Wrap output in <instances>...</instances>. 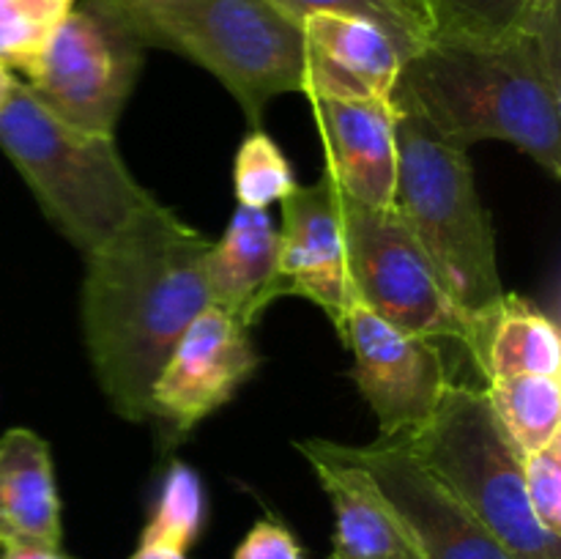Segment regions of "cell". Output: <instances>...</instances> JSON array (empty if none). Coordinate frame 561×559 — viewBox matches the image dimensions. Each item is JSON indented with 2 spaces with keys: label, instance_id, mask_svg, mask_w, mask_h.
<instances>
[{
  "label": "cell",
  "instance_id": "6da1fadb",
  "mask_svg": "<svg viewBox=\"0 0 561 559\" xmlns=\"http://www.w3.org/2000/svg\"><path fill=\"white\" fill-rule=\"evenodd\" d=\"M211 247L157 201L85 258L82 338L113 411L151 417V389L184 329L211 305L203 261Z\"/></svg>",
  "mask_w": 561,
  "mask_h": 559
},
{
  "label": "cell",
  "instance_id": "7a4b0ae2",
  "mask_svg": "<svg viewBox=\"0 0 561 559\" xmlns=\"http://www.w3.org/2000/svg\"><path fill=\"white\" fill-rule=\"evenodd\" d=\"M394 104L453 146L510 142L559 179V20L499 42L425 44L400 66Z\"/></svg>",
  "mask_w": 561,
  "mask_h": 559
},
{
  "label": "cell",
  "instance_id": "3957f363",
  "mask_svg": "<svg viewBox=\"0 0 561 559\" xmlns=\"http://www.w3.org/2000/svg\"><path fill=\"white\" fill-rule=\"evenodd\" d=\"M142 49L184 55L211 71L261 126L279 93L305 91L301 22L274 0H85Z\"/></svg>",
  "mask_w": 561,
  "mask_h": 559
},
{
  "label": "cell",
  "instance_id": "277c9868",
  "mask_svg": "<svg viewBox=\"0 0 561 559\" xmlns=\"http://www.w3.org/2000/svg\"><path fill=\"white\" fill-rule=\"evenodd\" d=\"M0 148L49 223L88 258L159 201L131 175L115 135L77 129L16 80L0 107Z\"/></svg>",
  "mask_w": 561,
  "mask_h": 559
},
{
  "label": "cell",
  "instance_id": "5b68a950",
  "mask_svg": "<svg viewBox=\"0 0 561 559\" xmlns=\"http://www.w3.org/2000/svg\"><path fill=\"white\" fill-rule=\"evenodd\" d=\"M398 107L394 212L425 250L444 285L466 312L504 294L496 236L474 184L469 151L453 146L411 110Z\"/></svg>",
  "mask_w": 561,
  "mask_h": 559
},
{
  "label": "cell",
  "instance_id": "8992f818",
  "mask_svg": "<svg viewBox=\"0 0 561 559\" xmlns=\"http://www.w3.org/2000/svg\"><path fill=\"white\" fill-rule=\"evenodd\" d=\"M400 442L513 559H561V535L531 513L524 455L507 436L485 389L453 381L431 420Z\"/></svg>",
  "mask_w": 561,
  "mask_h": 559
},
{
  "label": "cell",
  "instance_id": "52a82bcc",
  "mask_svg": "<svg viewBox=\"0 0 561 559\" xmlns=\"http://www.w3.org/2000/svg\"><path fill=\"white\" fill-rule=\"evenodd\" d=\"M340 214L354 305L416 338L463 349L471 316L449 294L398 212H378L340 195Z\"/></svg>",
  "mask_w": 561,
  "mask_h": 559
},
{
  "label": "cell",
  "instance_id": "ba28073f",
  "mask_svg": "<svg viewBox=\"0 0 561 559\" xmlns=\"http://www.w3.org/2000/svg\"><path fill=\"white\" fill-rule=\"evenodd\" d=\"M142 69V47L82 3L60 22L25 77L33 96L77 129L115 135Z\"/></svg>",
  "mask_w": 561,
  "mask_h": 559
},
{
  "label": "cell",
  "instance_id": "9c48e42d",
  "mask_svg": "<svg viewBox=\"0 0 561 559\" xmlns=\"http://www.w3.org/2000/svg\"><path fill=\"white\" fill-rule=\"evenodd\" d=\"M340 340L354 354L348 376L378 417V438H403L431 420L453 384L442 343L403 332L359 305H351Z\"/></svg>",
  "mask_w": 561,
  "mask_h": 559
},
{
  "label": "cell",
  "instance_id": "30bf717a",
  "mask_svg": "<svg viewBox=\"0 0 561 559\" xmlns=\"http://www.w3.org/2000/svg\"><path fill=\"white\" fill-rule=\"evenodd\" d=\"M337 447L370 475L420 559H513L474 513L400 442L378 438L365 447Z\"/></svg>",
  "mask_w": 561,
  "mask_h": 559
},
{
  "label": "cell",
  "instance_id": "8fae6325",
  "mask_svg": "<svg viewBox=\"0 0 561 559\" xmlns=\"http://www.w3.org/2000/svg\"><path fill=\"white\" fill-rule=\"evenodd\" d=\"M261 356L250 329L208 305L173 345L151 389V417L184 438L236 398L255 376Z\"/></svg>",
  "mask_w": 561,
  "mask_h": 559
},
{
  "label": "cell",
  "instance_id": "7c38bea8",
  "mask_svg": "<svg viewBox=\"0 0 561 559\" xmlns=\"http://www.w3.org/2000/svg\"><path fill=\"white\" fill-rule=\"evenodd\" d=\"M279 217V280L285 296H299L327 312L337 334L348 316L351 290L345 272V236L337 186L327 173L316 184H299Z\"/></svg>",
  "mask_w": 561,
  "mask_h": 559
},
{
  "label": "cell",
  "instance_id": "4fadbf2b",
  "mask_svg": "<svg viewBox=\"0 0 561 559\" xmlns=\"http://www.w3.org/2000/svg\"><path fill=\"white\" fill-rule=\"evenodd\" d=\"M327 168L337 192L367 208H394L398 107L394 102L310 99Z\"/></svg>",
  "mask_w": 561,
  "mask_h": 559
},
{
  "label": "cell",
  "instance_id": "5bb4252c",
  "mask_svg": "<svg viewBox=\"0 0 561 559\" xmlns=\"http://www.w3.org/2000/svg\"><path fill=\"white\" fill-rule=\"evenodd\" d=\"M305 38V96L345 102H394L403 55L392 38L359 16H301Z\"/></svg>",
  "mask_w": 561,
  "mask_h": 559
},
{
  "label": "cell",
  "instance_id": "9a60e30c",
  "mask_svg": "<svg viewBox=\"0 0 561 559\" xmlns=\"http://www.w3.org/2000/svg\"><path fill=\"white\" fill-rule=\"evenodd\" d=\"M296 449L310 460L332 502L334 535L329 559H420L376 482L359 464L340 453L337 442L307 438Z\"/></svg>",
  "mask_w": 561,
  "mask_h": 559
},
{
  "label": "cell",
  "instance_id": "2e32d148",
  "mask_svg": "<svg viewBox=\"0 0 561 559\" xmlns=\"http://www.w3.org/2000/svg\"><path fill=\"white\" fill-rule=\"evenodd\" d=\"M208 299L247 329L283 294L279 233L266 208L236 206L228 228L211 241L203 261Z\"/></svg>",
  "mask_w": 561,
  "mask_h": 559
},
{
  "label": "cell",
  "instance_id": "e0dca14e",
  "mask_svg": "<svg viewBox=\"0 0 561 559\" xmlns=\"http://www.w3.org/2000/svg\"><path fill=\"white\" fill-rule=\"evenodd\" d=\"M463 351L485 384L507 376H561L557 321L518 294H502L471 312Z\"/></svg>",
  "mask_w": 561,
  "mask_h": 559
},
{
  "label": "cell",
  "instance_id": "ac0fdd59",
  "mask_svg": "<svg viewBox=\"0 0 561 559\" xmlns=\"http://www.w3.org/2000/svg\"><path fill=\"white\" fill-rule=\"evenodd\" d=\"M0 540L64 543L53 453L27 427H9L0 436Z\"/></svg>",
  "mask_w": 561,
  "mask_h": 559
},
{
  "label": "cell",
  "instance_id": "d6986e66",
  "mask_svg": "<svg viewBox=\"0 0 561 559\" xmlns=\"http://www.w3.org/2000/svg\"><path fill=\"white\" fill-rule=\"evenodd\" d=\"M422 42H499L559 20V0H394Z\"/></svg>",
  "mask_w": 561,
  "mask_h": 559
},
{
  "label": "cell",
  "instance_id": "ffe728a7",
  "mask_svg": "<svg viewBox=\"0 0 561 559\" xmlns=\"http://www.w3.org/2000/svg\"><path fill=\"white\" fill-rule=\"evenodd\" d=\"M482 389L520 455L535 453L561 436L559 376L493 378Z\"/></svg>",
  "mask_w": 561,
  "mask_h": 559
},
{
  "label": "cell",
  "instance_id": "44dd1931",
  "mask_svg": "<svg viewBox=\"0 0 561 559\" xmlns=\"http://www.w3.org/2000/svg\"><path fill=\"white\" fill-rule=\"evenodd\" d=\"M206 526V491L190 464L173 460L164 475L151 518L142 526L140 543H164L190 551Z\"/></svg>",
  "mask_w": 561,
  "mask_h": 559
},
{
  "label": "cell",
  "instance_id": "7402d4cb",
  "mask_svg": "<svg viewBox=\"0 0 561 559\" xmlns=\"http://www.w3.org/2000/svg\"><path fill=\"white\" fill-rule=\"evenodd\" d=\"M77 0H0V64L31 75Z\"/></svg>",
  "mask_w": 561,
  "mask_h": 559
},
{
  "label": "cell",
  "instance_id": "603a6c76",
  "mask_svg": "<svg viewBox=\"0 0 561 559\" xmlns=\"http://www.w3.org/2000/svg\"><path fill=\"white\" fill-rule=\"evenodd\" d=\"M299 186L294 168L272 135L252 126L233 162V192L239 206L268 208Z\"/></svg>",
  "mask_w": 561,
  "mask_h": 559
},
{
  "label": "cell",
  "instance_id": "cb8c5ba5",
  "mask_svg": "<svg viewBox=\"0 0 561 559\" xmlns=\"http://www.w3.org/2000/svg\"><path fill=\"white\" fill-rule=\"evenodd\" d=\"M277 5H283L290 16L301 22V16L316 14V11H329V14H345V16H359V20L373 22V25L381 27L389 38L394 42V47L400 49V55L411 58L416 49L425 47L420 31L411 22V16L400 9L394 0H274Z\"/></svg>",
  "mask_w": 561,
  "mask_h": 559
},
{
  "label": "cell",
  "instance_id": "d4e9b609",
  "mask_svg": "<svg viewBox=\"0 0 561 559\" xmlns=\"http://www.w3.org/2000/svg\"><path fill=\"white\" fill-rule=\"evenodd\" d=\"M524 482L531 513L553 535H561V436L524 455Z\"/></svg>",
  "mask_w": 561,
  "mask_h": 559
},
{
  "label": "cell",
  "instance_id": "484cf974",
  "mask_svg": "<svg viewBox=\"0 0 561 559\" xmlns=\"http://www.w3.org/2000/svg\"><path fill=\"white\" fill-rule=\"evenodd\" d=\"M233 559H307V551L283 521L261 518L236 546Z\"/></svg>",
  "mask_w": 561,
  "mask_h": 559
},
{
  "label": "cell",
  "instance_id": "4316f807",
  "mask_svg": "<svg viewBox=\"0 0 561 559\" xmlns=\"http://www.w3.org/2000/svg\"><path fill=\"white\" fill-rule=\"evenodd\" d=\"M0 559H77L55 543H31V540H0Z\"/></svg>",
  "mask_w": 561,
  "mask_h": 559
},
{
  "label": "cell",
  "instance_id": "83f0119b",
  "mask_svg": "<svg viewBox=\"0 0 561 559\" xmlns=\"http://www.w3.org/2000/svg\"><path fill=\"white\" fill-rule=\"evenodd\" d=\"M129 559H190L186 551L175 546H164V543H137L135 554Z\"/></svg>",
  "mask_w": 561,
  "mask_h": 559
},
{
  "label": "cell",
  "instance_id": "f1b7e54d",
  "mask_svg": "<svg viewBox=\"0 0 561 559\" xmlns=\"http://www.w3.org/2000/svg\"><path fill=\"white\" fill-rule=\"evenodd\" d=\"M14 85H16V77L11 75V69H5V66L0 64V107H3L5 99L11 96Z\"/></svg>",
  "mask_w": 561,
  "mask_h": 559
}]
</instances>
